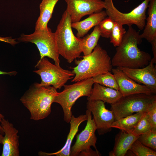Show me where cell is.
Returning a JSON list of instances; mask_svg holds the SVG:
<instances>
[{"label":"cell","mask_w":156,"mask_h":156,"mask_svg":"<svg viewBox=\"0 0 156 156\" xmlns=\"http://www.w3.org/2000/svg\"><path fill=\"white\" fill-rule=\"evenodd\" d=\"M140 35L139 31H136L132 26L128 27L111 60L113 66L138 68L149 64L152 59L151 55L140 50L138 47L142 42Z\"/></svg>","instance_id":"obj_1"},{"label":"cell","mask_w":156,"mask_h":156,"mask_svg":"<svg viewBox=\"0 0 156 156\" xmlns=\"http://www.w3.org/2000/svg\"><path fill=\"white\" fill-rule=\"evenodd\" d=\"M57 90L53 86H39L35 83L25 92L20 100L29 111L31 119L38 120L49 116Z\"/></svg>","instance_id":"obj_2"},{"label":"cell","mask_w":156,"mask_h":156,"mask_svg":"<svg viewBox=\"0 0 156 156\" xmlns=\"http://www.w3.org/2000/svg\"><path fill=\"white\" fill-rule=\"evenodd\" d=\"M75 60L77 65L73 68L75 76L71 81L76 82L93 78L99 75L112 71L111 59L107 51L99 44L90 54Z\"/></svg>","instance_id":"obj_3"},{"label":"cell","mask_w":156,"mask_h":156,"mask_svg":"<svg viewBox=\"0 0 156 156\" xmlns=\"http://www.w3.org/2000/svg\"><path fill=\"white\" fill-rule=\"evenodd\" d=\"M72 23L70 15L65 10L54 32L58 53L69 63L80 57L82 53L79 38L73 32Z\"/></svg>","instance_id":"obj_4"},{"label":"cell","mask_w":156,"mask_h":156,"mask_svg":"<svg viewBox=\"0 0 156 156\" xmlns=\"http://www.w3.org/2000/svg\"><path fill=\"white\" fill-rule=\"evenodd\" d=\"M94 82L92 78L76 82L72 84L65 85L64 90L58 92L54 103L60 104L64 112V120L69 123L72 115L71 109L76 101L79 98L89 97L92 91Z\"/></svg>","instance_id":"obj_5"},{"label":"cell","mask_w":156,"mask_h":156,"mask_svg":"<svg viewBox=\"0 0 156 156\" xmlns=\"http://www.w3.org/2000/svg\"><path fill=\"white\" fill-rule=\"evenodd\" d=\"M156 101L155 94L137 93L122 96L111 104L110 110L114 115L115 120L140 112H147Z\"/></svg>","instance_id":"obj_6"},{"label":"cell","mask_w":156,"mask_h":156,"mask_svg":"<svg viewBox=\"0 0 156 156\" xmlns=\"http://www.w3.org/2000/svg\"><path fill=\"white\" fill-rule=\"evenodd\" d=\"M35 67L38 69L33 72L40 76L41 80L40 83H36L39 86H52L56 89H60L75 75L72 71L52 64L45 57L40 59Z\"/></svg>","instance_id":"obj_7"},{"label":"cell","mask_w":156,"mask_h":156,"mask_svg":"<svg viewBox=\"0 0 156 156\" xmlns=\"http://www.w3.org/2000/svg\"><path fill=\"white\" fill-rule=\"evenodd\" d=\"M86 126L76 136V141L70 149V156H99L101 154L96 147L97 140L95 132L96 127L91 112L87 109Z\"/></svg>","instance_id":"obj_8"},{"label":"cell","mask_w":156,"mask_h":156,"mask_svg":"<svg viewBox=\"0 0 156 156\" xmlns=\"http://www.w3.org/2000/svg\"><path fill=\"white\" fill-rule=\"evenodd\" d=\"M20 42H30L36 46L41 59L45 57L52 59L55 64L60 66V61L54 33L48 27L46 30H35L29 35L22 34L17 39Z\"/></svg>","instance_id":"obj_9"},{"label":"cell","mask_w":156,"mask_h":156,"mask_svg":"<svg viewBox=\"0 0 156 156\" xmlns=\"http://www.w3.org/2000/svg\"><path fill=\"white\" fill-rule=\"evenodd\" d=\"M150 0H144L130 12L124 13L118 10L114 5L113 0H104L107 16L114 22L128 27L136 25L140 30L144 29L146 25V11Z\"/></svg>","instance_id":"obj_10"},{"label":"cell","mask_w":156,"mask_h":156,"mask_svg":"<svg viewBox=\"0 0 156 156\" xmlns=\"http://www.w3.org/2000/svg\"><path fill=\"white\" fill-rule=\"evenodd\" d=\"M87 109L93 116V120L99 135H104L111 131V125L115 120L112 111L107 109L105 103L100 100H88Z\"/></svg>","instance_id":"obj_11"},{"label":"cell","mask_w":156,"mask_h":156,"mask_svg":"<svg viewBox=\"0 0 156 156\" xmlns=\"http://www.w3.org/2000/svg\"><path fill=\"white\" fill-rule=\"evenodd\" d=\"M66 10L70 16L72 23L78 22L84 16L102 11L106 8L102 0H65Z\"/></svg>","instance_id":"obj_12"},{"label":"cell","mask_w":156,"mask_h":156,"mask_svg":"<svg viewBox=\"0 0 156 156\" xmlns=\"http://www.w3.org/2000/svg\"><path fill=\"white\" fill-rule=\"evenodd\" d=\"M112 71L117 81L119 90L122 96L137 93L155 94L156 91L139 84L127 76L118 67L112 68Z\"/></svg>","instance_id":"obj_13"},{"label":"cell","mask_w":156,"mask_h":156,"mask_svg":"<svg viewBox=\"0 0 156 156\" xmlns=\"http://www.w3.org/2000/svg\"><path fill=\"white\" fill-rule=\"evenodd\" d=\"M118 68L135 81L142 83L156 91V66L151 59L149 64L143 68Z\"/></svg>","instance_id":"obj_14"},{"label":"cell","mask_w":156,"mask_h":156,"mask_svg":"<svg viewBox=\"0 0 156 156\" xmlns=\"http://www.w3.org/2000/svg\"><path fill=\"white\" fill-rule=\"evenodd\" d=\"M4 133L2 141L1 156H18L19 137L18 130L8 120L3 118L0 122Z\"/></svg>","instance_id":"obj_15"},{"label":"cell","mask_w":156,"mask_h":156,"mask_svg":"<svg viewBox=\"0 0 156 156\" xmlns=\"http://www.w3.org/2000/svg\"><path fill=\"white\" fill-rule=\"evenodd\" d=\"M87 119L86 114L80 115L77 117L72 115L69 122L70 124V131L64 146L61 149L55 153H49L40 151L38 153V155L40 156H70L71 144L78 131L79 126L83 122L87 120Z\"/></svg>","instance_id":"obj_16"},{"label":"cell","mask_w":156,"mask_h":156,"mask_svg":"<svg viewBox=\"0 0 156 156\" xmlns=\"http://www.w3.org/2000/svg\"><path fill=\"white\" fill-rule=\"evenodd\" d=\"M122 96L119 90L94 83L91 93L90 96L87 97V100H100L111 105Z\"/></svg>","instance_id":"obj_17"},{"label":"cell","mask_w":156,"mask_h":156,"mask_svg":"<svg viewBox=\"0 0 156 156\" xmlns=\"http://www.w3.org/2000/svg\"><path fill=\"white\" fill-rule=\"evenodd\" d=\"M120 130L115 137L113 149L109 153L110 156L125 155L132 144L139 137L131 133Z\"/></svg>","instance_id":"obj_18"},{"label":"cell","mask_w":156,"mask_h":156,"mask_svg":"<svg viewBox=\"0 0 156 156\" xmlns=\"http://www.w3.org/2000/svg\"><path fill=\"white\" fill-rule=\"evenodd\" d=\"M107 16L105 11L102 10L94 13L89 15L88 18L82 21L72 23V27L77 31V37L82 38L90 29L98 25Z\"/></svg>","instance_id":"obj_19"},{"label":"cell","mask_w":156,"mask_h":156,"mask_svg":"<svg viewBox=\"0 0 156 156\" xmlns=\"http://www.w3.org/2000/svg\"><path fill=\"white\" fill-rule=\"evenodd\" d=\"M148 8L147 22L140 36L151 43L156 40V0H150Z\"/></svg>","instance_id":"obj_20"},{"label":"cell","mask_w":156,"mask_h":156,"mask_svg":"<svg viewBox=\"0 0 156 156\" xmlns=\"http://www.w3.org/2000/svg\"><path fill=\"white\" fill-rule=\"evenodd\" d=\"M59 0H42L40 4V14L36 23L35 30H44L52 17L55 6Z\"/></svg>","instance_id":"obj_21"},{"label":"cell","mask_w":156,"mask_h":156,"mask_svg":"<svg viewBox=\"0 0 156 156\" xmlns=\"http://www.w3.org/2000/svg\"><path fill=\"white\" fill-rule=\"evenodd\" d=\"M146 112H138L115 120L112 124L111 127L131 133Z\"/></svg>","instance_id":"obj_22"},{"label":"cell","mask_w":156,"mask_h":156,"mask_svg":"<svg viewBox=\"0 0 156 156\" xmlns=\"http://www.w3.org/2000/svg\"><path fill=\"white\" fill-rule=\"evenodd\" d=\"M101 34L98 25L95 26L90 34L79 38L81 48L84 56L90 53L98 44Z\"/></svg>","instance_id":"obj_23"},{"label":"cell","mask_w":156,"mask_h":156,"mask_svg":"<svg viewBox=\"0 0 156 156\" xmlns=\"http://www.w3.org/2000/svg\"><path fill=\"white\" fill-rule=\"evenodd\" d=\"M94 83L119 90L118 86L113 74L110 72L100 74L92 78Z\"/></svg>","instance_id":"obj_24"},{"label":"cell","mask_w":156,"mask_h":156,"mask_svg":"<svg viewBox=\"0 0 156 156\" xmlns=\"http://www.w3.org/2000/svg\"><path fill=\"white\" fill-rule=\"evenodd\" d=\"M131 155L135 156H156V151L146 146L137 139L132 144L128 150Z\"/></svg>","instance_id":"obj_25"},{"label":"cell","mask_w":156,"mask_h":156,"mask_svg":"<svg viewBox=\"0 0 156 156\" xmlns=\"http://www.w3.org/2000/svg\"><path fill=\"white\" fill-rule=\"evenodd\" d=\"M137 140L146 146L156 150V129H152L140 135Z\"/></svg>","instance_id":"obj_26"},{"label":"cell","mask_w":156,"mask_h":156,"mask_svg":"<svg viewBox=\"0 0 156 156\" xmlns=\"http://www.w3.org/2000/svg\"><path fill=\"white\" fill-rule=\"evenodd\" d=\"M126 32L123 25L114 22V25L110 37V42L115 47L121 43L124 35Z\"/></svg>","instance_id":"obj_27"},{"label":"cell","mask_w":156,"mask_h":156,"mask_svg":"<svg viewBox=\"0 0 156 156\" xmlns=\"http://www.w3.org/2000/svg\"><path fill=\"white\" fill-rule=\"evenodd\" d=\"M114 22L109 17L105 18L98 25L101 36L103 38H109Z\"/></svg>","instance_id":"obj_28"},{"label":"cell","mask_w":156,"mask_h":156,"mask_svg":"<svg viewBox=\"0 0 156 156\" xmlns=\"http://www.w3.org/2000/svg\"><path fill=\"white\" fill-rule=\"evenodd\" d=\"M152 129V127L148 120L146 112L131 133L135 135L139 136Z\"/></svg>","instance_id":"obj_29"},{"label":"cell","mask_w":156,"mask_h":156,"mask_svg":"<svg viewBox=\"0 0 156 156\" xmlns=\"http://www.w3.org/2000/svg\"><path fill=\"white\" fill-rule=\"evenodd\" d=\"M146 112L152 129H156V101L153 103Z\"/></svg>","instance_id":"obj_30"},{"label":"cell","mask_w":156,"mask_h":156,"mask_svg":"<svg viewBox=\"0 0 156 156\" xmlns=\"http://www.w3.org/2000/svg\"><path fill=\"white\" fill-rule=\"evenodd\" d=\"M0 41L9 43L12 45H14L18 43L15 39H13L11 37H4L0 36Z\"/></svg>","instance_id":"obj_31"},{"label":"cell","mask_w":156,"mask_h":156,"mask_svg":"<svg viewBox=\"0 0 156 156\" xmlns=\"http://www.w3.org/2000/svg\"><path fill=\"white\" fill-rule=\"evenodd\" d=\"M151 43L152 45V50L153 55V57L151 59L153 63H156V40L152 41Z\"/></svg>","instance_id":"obj_32"},{"label":"cell","mask_w":156,"mask_h":156,"mask_svg":"<svg viewBox=\"0 0 156 156\" xmlns=\"http://www.w3.org/2000/svg\"><path fill=\"white\" fill-rule=\"evenodd\" d=\"M17 74L16 71H12L9 72H5L0 70V75H7L10 76H15Z\"/></svg>","instance_id":"obj_33"},{"label":"cell","mask_w":156,"mask_h":156,"mask_svg":"<svg viewBox=\"0 0 156 156\" xmlns=\"http://www.w3.org/2000/svg\"><path fill=\"white\" fill-rule=\"evenodd\" d=\"M4 118V116L1 114L0 113V122L1 121L2 119ZM0 133L2 135L4 134V133L3 129L1 125L0 124Z\"/></svg>","instance_id":"obj_34"},{"label":"cell","mask_w":156,"mask_h":156,"mask_svg":"<svg viewBox=\"0 0 156 156\" xmlns=\"http://www.w3.org/2000/svg\"><path fill=\"white\" fill-rule=\"evenodd\" d=\"M3 138V135L0 133V144H2Z\"/></svg>","instance_id":"obj_35"}]
</instances>
